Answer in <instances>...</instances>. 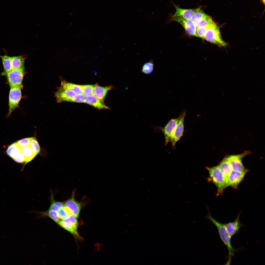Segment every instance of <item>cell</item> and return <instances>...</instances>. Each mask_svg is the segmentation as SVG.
<instances>
[{"label": "cell", "mask_w": 265, "mask_h": 265, "mask_svg": "<svg viewBox=\"0 0 265 265\" xmlns=\"http://www.w3.org/2000/svg\"><path fill=\"white\" fill-rule=\"evenodd\" d=\"M208 210V214L205 217L209 220L217 228L220 238L227 248L228 253V260L226 264L229 265L231 262L232 257L234 256L235 253L237 252L238 249H235L232 246L231 242V237L227 231L225 224L220 223L216 220L211 216L209 210Z\"/></svg>", "instance_id": "6da1fadb"}, {"label": "cell", "mask_w": 265, "mask_h": 265, "mask_svg": "<svg viewBox=\"0 0 265 265\" xmlns=\"http://www.w3.org/2000/svg\"><path fill=\"white\" fill-rule=\"evenodd\" d=\"M206 168L209 173L208 181L212 182L215 185L217 189V195L222 194L226 188V182L218 165L212 167H206Z\"/></svg>", "instance_id": "7a4b0ae2"}, {"label": "cell", "mask_w": 265, "mask_h": 265, "mask_svg": "<svg viewBox=\"0 0 265 265\" xmlns=\"http://www.w3.org/2000/svg\"><path fill=\"white\" fill-rule=\"evenodd\" d=\"M204 39L220 47H225L227 45L222 38L219 28L214 22L207 30Z\"/></svg>", "instance_id": "3957f363"}, {"label": "cell", "mask_w": 265, "mask_h": 265, "mask_svg": "<svg viewBox=\"0 0 265 265\" xmlns=\"http://www.w3.org/2000/svg\"><path fill=\"white\" fill-rule=\"evenodd\" d=\"M249 151H244L240 154L227 155L224 158L229 163L233 171L237 172L248 171L243 165L242 159L245 156L251 153Z\"/></svg>", "instance_id": "277c9868"}, {"label": "cell", "mask_w": 265, "mask_h": 265, "mask_svg": "<svg viewBox=\"0 0 265 265\" xmlns=\"http://www.w3.org/2000/svg\"><path fill=\"white\" fill-rule=\"evenodd\" d=\"M25 73V68L12 69L7 73L6 74L10 87H18L22 88L23 79Z\"/></svg>", "instance_id": "5b68a950"}, {"label": "cell", "mask_w": 265, "mask_h": 265, "mask_svg": "<svg viewBox=\"0 0 265 265\" xmlns=\"http://www.w3.org/2000/svg\"><path fill=\"white\" fill-rule=\"evenodd\" d=\"M77 218L73 215H71L63 219L60 220L57 224L73 235L79 238L77 231L78 223Z\"/></svg>", "instance_id": "8992f818"}, {"label": "cell", "mask_w": 265, "mask_h": 265, "mask_svg": "<svg viewBox=\"0 0 265 265\" xmlns=\"http://www.w3.org/2000/svg\"><path fill=\"white\" fill-rule=\"evenodd\" d=\"M21 88L18 87H11L9 97V108L7 116L18 106L22 97Z\"/></svg>", "instance_id": "52a82bcc"}, {"label": "cell", "mask_w": 265, "mask_h": 265, "mask_svg": "<svg viewBox=\"0 0 265 265\" xmlns=\"http://www.w3.org/2000/svg\"><path fill=\"white\" fill-rule=\"evenodd\" d=\"M186 111H184L181 114L176 126L172 133L170 141L173 147L175 144L183 135L184 130V121Z\"/></svg>", "instance_id": "ba28073f"}, {"label": "cell", "mask_w": 265, "mask_h": 265, "mask_svg": "<svg viewBox=\"0 0 265 265\" xmlns=\"http://www.w3.org/2000/svg\"><path fill=\"white\" fill-rule=\"evenodd\" d=\"M77 95L74 91L61 87L55 93L57 102L59 103L65 101L73 102L74 98Z\"/></svg>", "instance_id": "9c48e42d"}, {"label": "cell", "mask_w": 265, "mask_h": 265, "mask_svg": "<svg viewBox=\"0 0 265 265\" xmlns=\"http://www.w3.org/2000/svg\"><path fill=\"white\" fill-rule=\"evenodd\" d=\"M247 172H237L232 171L226 183V187L231 186L237 188L239 183L243 179Z\"/></svg>", "instance_id": "30bf717a"}, {"label": "cell", "mask_w": 265, "mask_h": 265, "mask_svg": "<svg viewBox=\"0 0 265 265\" xmlns=\"http://www.w3.org/2000/svg\"><path fill=\"white\" fill-rule=\"evenodd\" d=\"M172 21H176L180 24L189 34L196 36L197 27L195 24L191 19H187L178 17H172Z\"/></svg>", "instance_id": "8fae6325"}, {"label": "cell", "mask_w": 265, "mask_h": 265, "mask_svg": "<svg viewBox=\"0 0 265 265\" xmlns=\"http://www.w3.org/2000/svg\"><path fill=\"white\" fill-rule=\"evenodd\" d=\"M74 197L73 193L71 198L63 203L64 206L68 208L72 214L77 218L80 211L81 204L76 200Z\"/></svg>", "instance_id": "7c38bea8"}, {"label": "cell", "mask_w": 265, "mask_h": 265, "mask_svg": "<svg viewBox=\"0 0 265 265\" xmlns=\"http://www.w3.org/2000/svg\"><path fill=\"white\" fill-rule=\"evenodd\" d=\"M178 120V118L171 119L163 128L162 130L165 137V145H167L170 141Z\"/></svg>", "instance_id": "4fadbf2b"}, {"label": "cell", "mask_w": 265, "mask_h": 265, "mask_svg": "<svg viewBox=\"0 0 265 265\" xmlns=\"http://www.w3.org/2000/svg\"><path fill=\"white\" fill-rule=\"evenodd\" d=\"M239 217V214L234 221L225 224L227 231L231 237L237 234L239 229L244 225L240 221Z\"/></svg>", "instance_id": "5bb4252c"}, {"label": "cell", "mask_w": 265, "mask_h": 265, "mask_svg": "<svg viewBox=\"0 0 265 265\" xmlns=\"http://www.w3.org/2000/svg\"><path fill=\"white\" fill-rule=\"evenodd\" d=\"M176 9L174 14L172 17H178L187 19L190 18L198 8L193 9H185L180 8L174 4Z\"/></svg>", "instance_id": "9a60e30c"}, {"label": "cell", "mask_w": 265, "mask_h": 265, "mask_svg": "<svg viewBox=\"0 0 265 265\" xmlns=\"http://www.w3.org/2000/svg\"><path fill=\"white\" fill-rule=\"evenodd\" d=\"M85 103L99 110L109 108L105 105L104 101L98 99L94 95H89L85 97Z\"/></svg>", "instance_id": "2e32d148"}, {"label": "cell", "mask_w": 265, "mask_h": 265, "mask_svg": "<svg viewBox=\"0 0 265 265\" xmlns=\"http://www.w3.org/2000/svg\"><path fill=\"white\" fill-rule=\"evenodd\" d=\"M112 87V85L102 87L99 86L97 84H95L93 95L104 102L107 92L111 89Z\"/></svg>", "instance_id": "e0dca14e"}, {"label": "cell", "mask_w": 265, "mask_h": 265, "mask_svg": "<svg viewBox=\"0 0 265 265\" xmlns=\"http://www.w3.org/2000/svg\"><path fill=\"white\" fill-rule=\"evenodd\" d=\"M218 165L223 175L226 183L229 176L233 171L232 168L228 162L224 158Z\"/></svg>", "instance_id": "ac0fdd59"}, {"label": "cell", "mask_w": 265, "mask_h": 265, "mask_svg": "<svg viewBox=\"0 0 265 265\" xmlns=\"http://www.w3.org/2000/svg\"><path fill=\"white\" fill-rule=\"evenodd\" d=\"M26 57L19 56L12 57L11 64L12 69L24 68V62Z\"/></svg>", "instance_id": "d6986e66"}, {"label": "cell", "mask_w": 265, "mask_h": 265, "mask_svg": "<svg viewBox=\"0 0 265 265\" xmlns=\"http://www.w3.org/2000/svg\"><path fill=\"white\" fill-rule=\"evenodd\" d=\"M61 87L63 88L74 91L77 95L83 94L81 85L63 81L61 82Z\"/></svg>", "instance_id": "ffe728a7"}, {"label": "cell", "mask_w": 265, "mask_h": 265, "mask_svg": "<svg viewBox=\"0 0 265 265\" xmlns=\"http://www.w3.org/2000/svg\"><path fill=\"white\" fill-rule=\"evenodd\" d=\"M21 151L25 158L24 166L31 161L36 156L33 153L30 146L21 148Z\"/></svg>", "instance_id": "44dd1931"}, {"label": "cell", "mask_w": 265, "mask_h": 265, "mask_svg": "<svg viewBox=\"0 0 265 265\" xmlns=\"http://www.w3.org/2000/svg\"><path fill=\"white\" fill-rule=\"evenodd\" d=\"M2 63L4 68V74H6L12 69L11 64L12 57L7 55L1 56L0 55Z\"/></svg>", "instance_id": "7402d4cb"}, {"label": "cell", "mask_w": 265, "mask_h": 265, "mask_svg": "<svg viewBox=\"0 0 265 265\" xmlns=\"http://www.w3.org/2000/svg\"><path fill=\"white\" fill-rule=\"evenodd\" d=\"M21 148L15 142L9 146L6 151V152L12 159L18 152L21 151Z\"/></svg>", "instance_id": "603a6c76"}, {"label": "cell", "mask_w": 265, "mask_h": 265, "mask_svg": "<svg viewBox=\"0 0 265 265\" xmlns=\"http://www.w3.org/2000/svg\"><path fill=\"white\" fill-rule=\"evenodd\" d=\"M53 196L52 194L51 198V205L48 210L57 212L64 206V203L55 201L54 199Z\"/></svg>", "instance_id": "cb8c5ba5"}, {"label": "cell", "mask_w": 265, "mask_h": 265, "mask_svg": "<svg viewBox=\"0 0 265 265\" xmlns=\"http://www.w3.org/2000/svg\"><path fill=\"white\" fill-rule=\"evenodd\" d=\"M207 15L200 8L194 13L190 19L195 23L197 22L205 17Z\"/></svg>", "instance_id": "d4e9b609"}, {"label": "cell", "mask_w": 265, "mask_h": 265, "mask_svg": "<svg viewBox=\"0 0 265 265\" xmlns=\"http://www.w3.org/2000/svg\"><path fill=\"white\" fill-rule=\"evenodd\" d=\"M95 84L81 85L83 95L85 97L93 95Z\"/></svg>", "instance_id": "484cf974"}, {"label": "cell", "mask_w": 265, "mask_h": 265, "mask_svg": "<svg viewBox=\"0 0 265 265\" xmlns=\"http://www.w3.org/2000/svg\"><path fill=\"white\" fill-rule=\"evenodd\" d=\"M154 65L153 60L151 59L149 61L144 64L141 72L147 74L151 73L153 70Z\"/></svg>", "instance_id": "4316f807"}, {"label": "cell", "mask_w": 265, "mask_h": 265, "mask_svg": "<svg viewBox=\"0 0 265 265\" xmlns=\"http://www.w3.org/2000/svg\"><path fill=\"white\" fill-rule=\"evenodd\" d=\"M30 146L33 153L36 156L39 153L40 150V147L36 138L31 137Z\"/></svg>", "instance_id": "83f0119b"}, {"label": "cell", "mask_w": 265, "mask_h": 265, "mask_svg": "<svg viewBox=\"0 0 265 265\" xmlns=\"http://www.w3.org/2000/svg\"><path fill=\"white\" fill-rule=\"evenodd\" d=\"M59 218L63 219L71 215H72L70 210L66 207L64 206L57 212Z\"/></svg>", "instance_id": "f1b7e54d"}, {"label": "cell", "mask_w": 265, "mask_h": 265, "mask_svg": "<svg viewBox=\"0 0 265 265\" xmlns=\"http://www.w3.org/2000/svg\"><path fill=\"white\" fill-rule=\"evenodd\" d=\"M213 21L212 18L209 16L207 15L204 18L199 21L195 23L196 27L207 26Z\"/></svg>", "instance_id": "f546056e"}, {"label": "cell", "mask_w": 265, "mask_h": 265, "mask_svg": "<svg viewBox=\"0 0 265 265\" xmlns=\"http://www.w3.org/2000/svg\"><path fill=\"white\" fill-rule=\"evenodd\" d=\"M214 21H213L210 24L207 26L197 27L196 30V34L197 37L204 39V36L206 32L209 27L210 25Z\"/></svg>", "instance_id": "4dcf8cb0"}, {"label": "cell", "mask_w": 265, "mask_h": 265, "mask_svg": "<svg viewBox=\"0 0 265 265\" xmlns=\"http://www.w3.org/2000/svg\"><path fill=\"white\" fill-rule=\"evenodd\" d=\"M42 213L49 216L54 222L57 223L61 220L59 217L57 212L48 210L46 212Z\"/></svg>", "instance_id": "1f68e13d"}, {"label": "cell", "mask_w": 265, "mask_h": 265, "mask_svg": "<svg viewBox=\"0 0 265 265\" xmlns=\"http://www.w3.org/2000/svg\"><path fill=\"white\" fill-rule=\"evenodd\" d=\"M31 137L24 138L16 142L18 145L21 147L30 146Z\"/></svg>", "instance_id": "d6a6232c"}, {"label": "cell", "mask_w": 265, "mask_h": 265, "mask_svg": "<svg viewBox=\"0 0 265 265\" xmlns=\"http://www.w3.org/2000/svg\"><path fill=\"white\" fill-rule=\"evenodd\" d=\"M12 159L14 161L19 163H25V157L21 151L18 152Z\"/></svg>", "instance_id": "836d02e7"}, {"label": "cell", "mask_w": 265, "mask_h": 265, "mask_svg": "<svg viewBox=\"0 0 265 265\" xmlns=\"http://www.w3.org/2000/svg\"><path fill=\"white\" fill-rule=\"evenodd\" d=\"M74 102L77 103H85V97L83 95H77L75 98Z\"/></svg>", "instance_id": "e575fe53"}, {"label": "cell", "mask_w": 265, "mask_h": 265, "mask_svg": "<svg viewBox=\"0 0 265 265\" xmlns=\"http://www.w3.org/2000/svg\"><path fill=\"white\" fill-rule=\"evenodd\" d=\"M264 4L265 3V0H261Z\"/></svg>", "instance_id": "d590c367"}]
</instances>
